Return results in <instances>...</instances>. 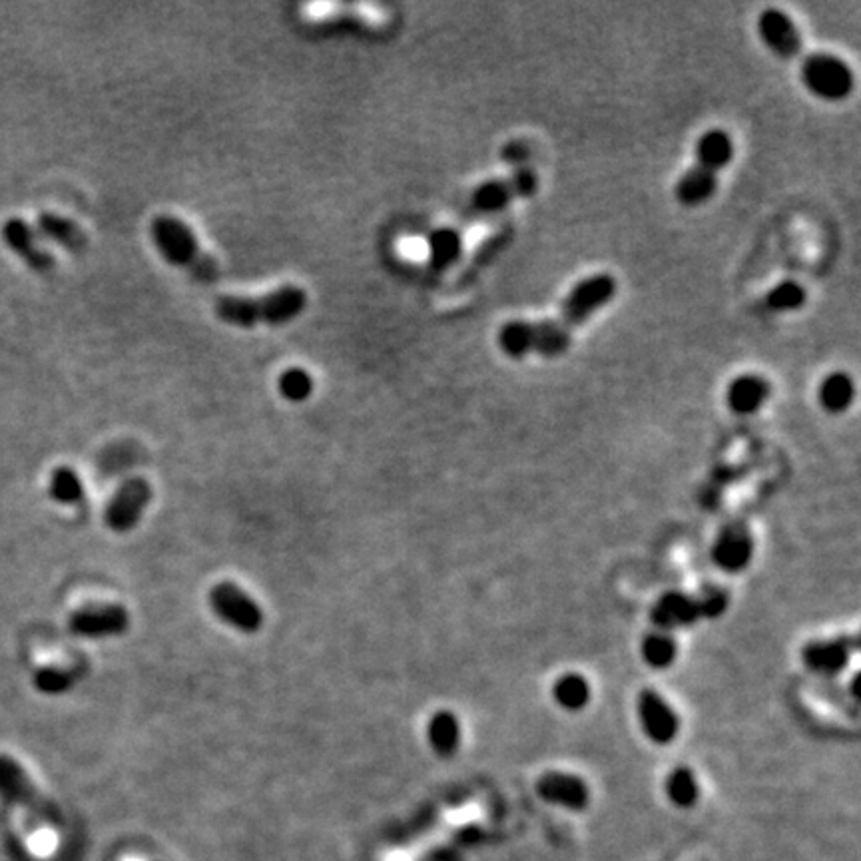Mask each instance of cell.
Instances as JSON below:
<instances>
[{"label": "cell", "mask_w": 861, "mask_h": 861, "mask_svg": "<svg viewBox=\"0 0 861 861\" xmlns=\"http://www.w3.org/2000/svg\"><path fill=\"white\" fill-rule=\"evenodd\" d=\"M854 650L850 638L812 640L802 648V662L812 674L834 678L846 670Z\"/></svg>", "instance_id": "obj_17"}, {"label": "cell", "mask_w": 861, "mask_h": 861, "mask_svg": "<svg viewBox=\"0 0 861 861\" xmlns=\"http://www.w3.org/2000/svg\"><path fill=\"white\" fill-rule=\"evenodd\" d=\"M152 495H154L152 487L146 479L134 477L124 481L106 507V513H104L106 527L114 533L132 531L140 523L144 511L148 509Z\"/></svg>", "instance_id": "obj_11"}, {"label": "cell", "mask_w": 861, "mask_h": 861, "mask_svg": "<svg viewBox=\"0 0 861 861\" xmlns=\"http://www.w3.org/2000/svg\"><path fill=\"white\" fill-rule=\"evenodd\" d=\"M150 236L160 256L200 284H216L222 276L218 260L202 248L196 232L176 216H156Z\"/></svg>", "instance_id": "obj_4"}, {"label": "cell", "mask_w": 861, "mask_h": 861, "mask_svg": "<svg viewBox=\"0 0 861 861\" xmlns=\"http://www.w3.org/2000/svg\"><path fill=\"white\" fill-rule=\"evenodd\" d=\"M0 798L44 824H58L60 812L42 796L18 760L0 754Z\"/></svg>", "instance_id": "obj_7"}, {"label": "cell", "mask_w": 861, "mask_h": 861, "mask_svg": "<svg viewBox=\"0 0 861 861\" xmlns=\"http://www.w3.org/2000/svg\"><path fill=\"white\" fill-rule=\"evenodd\" d=\"M68 628L84 638L122 636L130 628V612L122 604H88L74 610Z\"/></svg>", "instance_id": "obj_12"}, {"label": "cell", "mask_w": 861, "mask_h": 861, "mask_svg": "<svg viewBox=\"0 0 861 861\" xmlns=\"http://www.w3.org/2000/svg\"><path fill=\"white\" fill-rule=\"evenodd\" d=\"M307 307V291L303 287H278L264 295H222L214 303L216 317L232 327L254 329L258 325H286L299 317Z\"/></svg>", "instance_id": "obj_3"}, {"label": "cell", "mask_w": 861, "mask_h": 861, "mask_svg": "<svg viewBox=\"0 0 861 861\" xmlns=\"http://www.w3.org/2000/svg\"><path fill=\"white\" fill-rule=\"evenodd\" d=\"M618 293V282L608 272H598L578 280L563 297L555 315L545 319H511L497 331L499 351L513 361L531 355L559 359L573 345L574 333L598 311L610 305Z\"/></svg>", "instance_id": "obj_1"}, {"label": "cell", "mask_w": 861, "mask_h": 861, "mask_svg": "<svg viewBox=\"0 0 861 861\" xmlns=\"http://www.w3.org/2000/svg\"><path fill=\"white\" fill-rule=\"evenodd\" d=\"M38 230L42 236H46L50 242L66 248L72 254H82L88 248V236L86 232L70 218L44 212L38 216Z\"/></svg>", "instance_id": "obj_22"}, {"label": "cell", "mask_w": 861, "mask_h": 861, "mask_svg": "<svg viewBox=\"0 0 861 861\" xmlns=\"http://www.w3.org/2000/svg\"><path fill=\"white\" fill-rule=\"evenodd\" d=\"M664 792L668 802L680 810L694 808L700 800L698 778L688 766H678L666 776Z\"/></svg>", "instance_id": "obj_25"}, {"label": "cell", "mask_w": 861, "mask_h": 861, "mask_svg": "<svg viewBox=\"0 0 861 861\" xmlns=\"http://www.w3.org/2000/svg\"><path fill=\"white\" fill-rule=\"evenodd\" d=\"M50 497L60 505H78L84 499V485L78 473L70 467H58L50 475Z\"/></svg>", "instance_id": "obj_27"}, {"label": "cell", "mask_w": 861, "mask_h": 861, "mask_svg": "<svg viewBox=\"0 0 861 861\" xmlns=\"http://www.w3.org/2000/svg\"><path fill=\"white\" fill-rule=\"evenodd\" d=\"M806 303H808V291L796 280L778 282L764 297V305L772 313H794L804 309Z\"/></svg>", "instance_id": "obj_26"}, {"label": "cell", "mask_w": 861, "mask_h": 861, "mask_svg": "<svg viewBox=\"0 0 861 861\" xmlns=\"http://www.w3.org/2000/svg\"><path fill=\"white\" fill-rule=\"evenodd\" d=\"M427 248L431 270L449 272L463 258V236L451 226H441L429 234Z\"/></svg>", "instance_id": "obj_21"}, {"label": "cell", "mask_w": 861, "mask_h": 861, "mask_svg": "<svg viewBox=\"0 0 861 861\" xmlns=\"http://www.w3.org/2000/svg\"><path fill=\"white\" fill-rule=\"evenodd\" d=\"M541 188V178L535 168H513L503 178H489L477 184L471 192V210L479 216H497L519 200H531Z\"/></svg>", "instance_id": "obj_6"}, {"label": "cell", "mask_w": 861, "mask_h": 861, "mask_svg": "<svg viewBox=\"0 0 861 861\" xmlns=\"http://www.w3.org/2000/svg\"><path fill=\"white\" fill-rule=\"evenodd\" d=\"M278 389L287 401L303 403L313 393V377L309 375V371H305L301 367H291L280 375Z\"/></svg>", "instance_id": "obj_29"}, {"label": "cell", "mask_w": 861, "mask_h": 861, "mask_svg": "<svg viewBox=\"0 0 861 861\" xmlns=\"http://www.w3.org/2000/svg\"><path fill=\"white\" fill-rule=\"evenodd\" d=\"M499 158L505 166L513 168H523L529 166L531 160V144L523 138H515L503 144V148L499 150Z\"/></svg>", "instance_id": "obj_31"}, {"label": "cell", "mask_w": 861, "mask_h": 861, "mask_svg": "<svg viewBox=\"0 0 861 861\" xmlns=\"http://www.w3.org/2000/svg\"><path fill=\"white\" fill-rule=\"evenodd\" d=\"M78 678L80 674L76 670L60 668V666H42L40 670H36L32 682L38 692L48 696H60L72 690Z\"/></svg>", "instance_id": "obj_28"}, {"label": "cell", "mask_w": 861, "mask_h": 861, "mask_svg": "<svg viewBox=\"0 0 861 861\" xmlns=\"http://www.w3.org/2000/svg\"><path fill=\"white\" fill-rule=\"evenodd\" d=\"M640 656L652 670H666L674 666L678 658V642L672 632L654 628L644 636L640 644Z\"/></svg>", "instance_id": "obj_24"}, {"label": "cell", "mask_w": 861, "mask_h": 861, "mask_svg": "<svg viewBox=\"0 0 861 861\" xmlns=\"http://www.w3.org/2000/svg\"><path fill=\"white\" fill-rule=\"evenodd\" d=\"M551 696L561 710L582 712L590 704L592 688L586 676H582L580 672H565L553 682Z\"/></svg>", "instance_id": "obj_23"}, {"label": "cell", "mask_w": 861, "mask_h": 861, "mask_svg": "<svg viewBox=\"0 0 861 861\" xmlns=\"http://www.w3.org/2000/svg\"><path fill=\"white\" fill-rule=\"evenodd\" d=\"M2 238L6 242V246L20 258L24 260L32 270L46 274L52 272L56 262L52 258V254H48L46 250H42L36 244V236L32 234L30 226L20 220V218H12L4 224L2 228Z\"/></svg>", "instance_id": "obj_18"}, {"label": "cell", "mask_w": 861, "mask_h": 861, "mask_svg": "<svg viewBox=\"0 0 861 861\" xmlns=\"http://www.w3.org/2000/svg\"><path fill=\"white\" fill-rule=\"evenodd\" d=\"M650 618L654 628L674 632L680 628L694 626L702 620V614L696 596H690L680 590H670L652 604Z\"/></svg>", "instance_id": "obj_16"}, {"label": "cell", "mask_w": 861, "mask_h": 861, "mask_svg": "<svg viewBox=\"0 0 861 861\" xmlns=\"http://www.w3.org/2000/svg\"><path fill=\"white\" fill-rule=\"evenodd\" d=\"M736 156V144L728 130L708 128L694 144V164L676 180L674 200L682 208H700L708 204L718 188L720 174Z\"/></svg>", "instance_id": "obj_2"}, {"label": "cell", "mask_w": 861, "mask_h": 861, "mask_svg": "<svg viewBox=\"0 0 861 861\" xmlns=\"http://www.w3.org/2000/svg\"><path fill=\"white\" fill-rule=\"evenodd\" d=\"M772 397V383L760 373H740L736 375L726 391L724 401L730 413L738 417H750L760 413Z\"/></svg>", "instance_id": "obj_15"}, {"label": "cell", "mask_w": 861, "mask_h": 861, "mask_svg": "<svg viewBox=\"0 0 861 861\" xmlns=\"http://www.w3.org/2000/svg\"><path fill=\"white\" fill-rule=\"evenodd\" d=\"M427 742L439 758H453L461 746V722L451 710H437L427 722Z\"/></svg>", "instance_id": "obj_20"}, {"label": "cell", "mask_w": 861, "mask_h": 861, "mask_svg": "<svg viewBox=\"0 0 861 861\" xmlns=\"http://www.w3.org/2000/svg\"><path fill=\"white\" fill-rule=\"evenodd\" d=\"M698 608L702 618H718L722 616L730 606V596L722 586L708 584L702 588V592L696 596Z\"/></svg>", "instance_id": "obj_30"}, {"label": "cell", "mask_w": 861, "mask_h": 861, "mask_svg": "<svg viewBox=\"0 0 861 861\" xmlns=\"http://www.w3.org/2000/svg\"><path fill=\"white\" fill-rule=\"evenodd\" d=\"M754 559V539L750 529L744 523L726 525L714 545H712V563L724 573H744Z\"/></svg>", "instance_id": "obj_13"}, {"label": "cell", "mask_w": 861, "mask_h": 861, "mask_svg": "<svg viewBox=\"0 0 861 861\" xmlns=\"http://www.w3.org/2000/svg\"><path fill=\"white\" fill-rule=\"evenodd\" d=\"M800 82L818 100L838 104L852 96L856 88V74L852 66L838 54L816 50L800 62Z\"/></svg>", "instance_id": "obj_5"}, {"label": "cell", "mask_w": 861, "mask_h": 861, "mask_svg": "<svg viewBox=\"0 0 861 861\" xmlns=\"http://www.w3.org/2000/svg\"><path fill=\"white\" fill-rule=\"evenodd\" d=\"M756 32L776 58L796 60L804 52V38L796 20L778 6H768L758 14Z\"/></svg>", "instance_id": "obj_9"}, {"label": "cell", "mask_w": 861, "mask_h": 861, "mask_svg": "<svg viewBox=\"0 0 861 861\" xmlns=\"http://www.w3.org/2000/svg\"><path fill=\"white\" fill-rule=\"evenodd\" d=\"M856 401V381L848 371H832L818 385V403L828 415L850 411Z\"/></svg>", "instance_id": "obj_19"}, {"label": "cell", "mask_w": 861, "mask_h": 861, "mask_svg": "<svg viewBox=\"0 0 861 861\" xmlns=\"http://www.w3.org/2000/svg\"><path fill=\"white\" fill-rule=\"evenodd\" d=\"M636 716L642 734L656 746L672 744L680 734V716L656 690L644 688L636 698Z\"/></svg>", "instance_id": "obj_10"}, {"label": "cell", "mask_w": 861, "mask_h": 861, "mask_svg": "<svg viewBox=\"0 0 861 861\" xmlns=\"http://www.w3.org/2000/svg\"><path fill=\"white\" fill-rule=\"evenodd\" d=\"M210 606L220 620L238 632L256 634L264 626L262 606L234 582H218L210 590Z\"/></svg>", "instance_id": "obj_8"}, {"label": "cell", "mask_w": 861, "mask_h": 861, "mask_svg": "<svg viewBox=\"0 0 861 861\" xmlns=\"http://www.w3.org/2000/svg\"><path fill=\"white\" fill-rule=\"evenodd\" d=\"M535 788L543 802L571 812H582L590 804L588 784L584 782V778L571 772H559V770L545 772L537 780Z\"/></svg>", "instance_id": "obj_14"}]
</instances>
